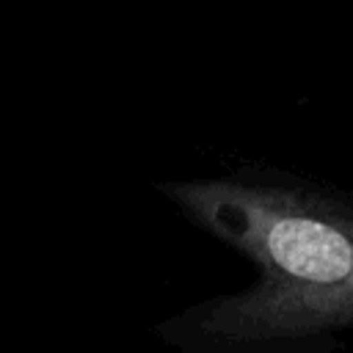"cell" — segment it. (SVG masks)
<instances>
[{"label":"cell","instance_id":"cell-1","mask_svg":"<svg viewBox=\"0 0 353 353\" xmlns=\"http://www.w3.org/2000/svg\"><path fill=\"white\" fill-rule=\"evenodd\" d=\"M188 210L259 265L254 290L212 312L234 339L353 323V215L323 199L251 185H188Z\"/></svg>","mask_w":353,"mask_h":353}]
</instances>
